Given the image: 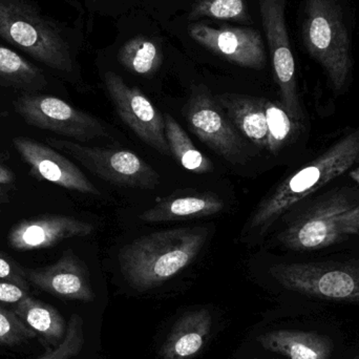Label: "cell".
Masks as SVG:
<instances>
[{"label": "cell", "instance_id": "20", "mask_svg": "<svg viewBox=\"0 0 359 359\" xmlns=\"http://www.w3.org/2000/svg\"><path fill=\"white\" fill-rule=\"evenodd\" d=\"M11 309L35 332L46 349L60 345L67 334V324L60 312L43 301L29 297L12 306Z\"/></svg>", "mask_w": 359, "mask_h": 359}, {"label": "cell", "instance_id": "7", "mask_svg": "<svg viewBox=\"0 0 359 359\" xmlns=\"http://www.w3.org/2000/svg\"><path fill=\"white\" fill-rule=\"evenodd\" d=\"M0 37L50 69L73 71L67 41L50 21L17 0H0Z\"/></svg>", "mask_w": 359, "mask_h": 359}, {"label": "cell", "instance_id": "34", "mask_svg": "<svg viewBox=\"0 0 359 359\" xmlns=\"http://www.w3.org/2000/svg\"><path fill=\"white\" fill-rule=\"evenodd\" d=\"M4 158H6V156L4 155V154L0 151V161H2V160H4Z\"/></svg>", "mask_w": 359, "mask_h": 359}, {"label": "cell", "instance_id": "12", "mask_svg": "<svg viewBox=\"0 0 359 359\" xmlns=\"http://www.w3.org/2000/svg\"><path fill=\"white\" fill-rule=\"evenodd\" d=\"M192 132L217 155L231 163L244 159V147L221 107L204 88L194 90L184 109Z\"/></svg>", "mask_w": 359, "mask_h": 359}, {"label": "cell", "instance_id": "1", "mask_svg": "<svg viewBox=\"0 0 359 359\" xmlns=\"http://www.w3.org/2000/svg\"><path fill=\"white\" fill-rule=\"evenodd\" d=\"M205 227L161 230L126 245L118 255L126 282L139 291L160 286L198 257L208 238Z\"/></svg>", "mask_w": 359, "mask_h": 359}, {"label": "cell", "instance_id": "15", "mask_svg": "<svg viewBox=\"0 0 359 359\" xmlns=\"http://www.w3.org/2000/svg\"><path fill=\"white\" fill-rule=\"evenodd\" d=\"M25 274L29 286L59 299L86 303L94 299L88 268L71 249L50 265L25 268Z\"/></svg>", "mask_w": 359, "mask_h": 359}, {"label": "cell", "instance_id": "11", "mask_svg": "<svg viewBox=\"0 0 359 359\" xmlns=\"http://www.w3.org/2000/svg\"><path fill=\"white\" fill-rule=\"evenodd\" d=\"M105 88L122 121L143 141L163 156H172L161 111L139 88L128 86L119 75L107 72Z\"/></svg>", "mask_w": 359, "mask_h": 359}, {"label": "cell", "instance_id": "22", "mask_svg": "<svg viewBox=\"0 0 359 359\" xmlns=\"http://www.w3.org/2000/svg\"><path fill=\"white\" fill-rule=\"evenodd\" d=\"M165 134L172 157L182 168L194 174L203 175L212 172V162L194 147L185 130L170 114H164Z\"/></svg>", "mask_w": 359, "mask_h": 359}, {"label": "cell", "instance_id": "5", "mask_svg": "<svg viewBox=\"0 0 359 359\" xmlns=\"http://www.w3.org/2000/svg\"><path fill=\"white\" fill-rule=\"evenodd\" d=\"M303 40L308 53L326 72L333 88L343 90L353 60L349 33L337 0H306Z\"/></svg>", "mask_w": 359, "mask_h": 359}, {"label": "cell", "instance_id": "29", "mask_svg": "<svg viewBox=\"0 0 359 359\" xmlns=\"http://www.w3.org/2000/svg\"><path fill=\"white\" fill-rule=\"evenodd\" d=\"M29 295V289L0 278V304L2 305H15Z\"/></svg>", "mask_w": 359, "mask_h": 359}, {"label": "cell", "instance_id": "13", "mask_svg": "<svg viewBox=\"0 0 359 359\" xmlns=\"http://www.w3.org/2000/svg\"><path fill=\"white\" fill-rule=\"evenodd\" d=\"M12 142L35 178L80 194L100 196L98 188L81 170L57 149L27 137H16Z\"/></svg>", "mask_w": 359, "mask_h": 359}, {"label": "cell", "instance_id": "26", "mask_svg": "<svg viewBox=\"0 0 359 359\" xmlns=\"http://www.w3.org/2000/svg\"><path fill=\"white\" fill-rule=\"evenodd\" d=\"M36 337L35 332L12 309L0 304V347H14Z\"/></svg>", "mask_w": 359, "mask_h": 359}, {"label": "cell", "instance_id": "25", "mask_svg": "<svg viewBox=\"0 0 359 359\" xmlns=\"http://www.w3.org/2000/svg\"><path fill=\"white\" fill-rule=\"evenodd\" d=\"M264 109L267 121V149L270 153L276 154L286 144L292 135L293 120L285 111L282 104L264 100Z\"/></svg>", "mask_w": 359, "mask_h": 359}, {"label": "cell", "instance_id": "33", "mask_svg": "<svg viewBox=\"0 0 359 359\" xmlns=\"http://www.w3.org/2000/svg\"><path fill=\"white\" fill-rule=\"evenodd\" d=\"M349 359H359V347L358 349L356 350L355 353H354Z\"/></svg>", "mask_w": 359, "mask_h": 359}, {"label": "cell", "instance_id": "27", "mask_svg": "<svg viewBox=\"0 0 359 359\" xmlns=\"http://www.w3.org/2000/svg\"><path fill=\"white\" fill-rule=\"evenodd\" d=\"M84 345L83 320L73 314L67 323V334L60 345L46 349V353L36 359H69L80 353Z\"/></svg>", "mask_w": 359, "mask_h": 359}, {"label": "cell", "instance_id": "3", "mask_svg": "<svg viewBox=\"0 0 359 359\" xmlns=\"http://www.w3.org/2000/svg\"><path fill=\"white\" fill-rule=\"evenodd\" d=\"M269 274L280 288L299 297L305 310L359 306V259L276 264Z\"/></svg>", "mask_w": 359, "mask_h": 359}, {"label": "cell", "instance_id": "16", "mask_svg": "<svg viewBox=\"0 0 359 359\" xmlns=\"http://www.w3.org/2000/svg\"><path fill=\"white\" fill-rule=\"evenodd\" d=\"M95 231L93 224L62 215H41L15 224L8 236L11 248L33 251L52 248L63 241L84 238Z\"/></svg>", "mask_w": 359, "mask_h": 359}, {"label": "cell", "instance_id": "17", "mask_svg": "<svg viewBox=\"0 0 359 359\" xmlns=\"http://www.w3.org/2000/svg\"><path fill=\"white\" fill-rule=\"evenodd\" d=\"M210 313L206 309L184 314L176 323L161 349L163 359H192L206 344L210 334Z\"/></svg>", "mask_w": 359, "mask_h": 359}, {"label": "cell", "instance_id": "23", "mask_svg": "<svg viewBox=\"0 0 359 359\" xmlns=\"http://www.w3.org/2000/svg\"><path fill=\"white\" fill-rule=\"evenodd\" d=\"M118 60L133 73L151 75L161 67L163 54L161 48L153 40L137 36L128 40L120 48Z\"/></svg>", "mask_w": 359, "mask_h": 359}, {"label": "cell", "instance_id": "14", "mask_svg": "<svg viewBox=\"0 0 359 359\" xmlns=\"http://www.w3.org/2000/svg\"><path fill=\"white\" fill-rule=\"evenodd\" d=\"M189 34L194 41L230 62L248 69L265 67V46L257 29L231 27L215 29L196 23L190 27Z\"/></svg>", "mask_w": 359, "mask_h": 359}, {"label": "cell", "instance_id": "10", "mask_svg": "<svg viewBox=\"0 0 359 359\" xmlns=\"http://www.w3.org/2000/svg\"><path fill=\"white\" fill-rule=\"evenodd\" d=\"M285 0H259L262 21L271 54L274 77L280 88L282 107L294 122L301 121V102L297 93L295 62L291 50Z\"/></svg>", "mask_w": 359, "mask_h": 359}, {"label": "cell", "instance_id": "8", "mask_svg": "<svg viewBox=\"0 0 359 359\" xmlns=\"http://www.w3.org/2000/svg\"><path fill=\"white\" fill-rule=\"evenodd\" d=\"M13 107L29 126L76 142L109 137V130L100 120L50 95L23 93L13 101Z\"/></svg>", "mask_w": 359, "mask_h": 359}, {"label": "cell", "instance_id": "2", "mask_svg": "<svg viewBox=\"0 0 359 359\" xmlns=\"http://www.w3.org/2000/svg\"><path fill=\"white\" fill-rule=\"evenodd\" d=\"M359 158V130L344 137L309 165L285 180L262 201L249 219L244 233H264L283 213L345 174Z\"/></svg>", "mask_w": 359, "mask_h": 359}, {"label": "cell", "instance_id": "19", "mask_svg": "<svg viewBox=\"0 0 359 359\" xmlns=\"http://www.w3.org/2000/svg\"><path fill=\"white\" fill-rule=\"evenodd\" d=\"M217 101L246 138L253 144L267 149L268 130L264 99L247 95L223 94L217 96Z\"/></svg>", "mask_w": 359, "mask_h": 359}, {"label": "cell", "instance_id": "18", "mask_svg": "<svg viewBox=\"0 0 359 359\" xmlns=\"http://www.w3.org/2000/svg\"><path fill=\"white\" fill-rule=\"evenodd\" d=\"M225 202L215 194H196L168 198L143 211L139 219L144 223H166L217 215Z\"/></svg>", "mask_w": 359, "mask_h": 359}, {"label": "cell", "instance_id": "4", "mask_svg": "<svg viewBox=\"0 0 359 359\" xmlns=\"http://www.w3.org/2000/svg\"><path fill=\"white\" fill-rule=\"evenodd\" d=\"M308 312L305 326L268 331L257 341L264 349L287 359H349L355 353L359 339L339 318L327 309Z\"/></svg>", "mask_w": 359, "mask_h": 359}, {"label": "cell", "instance_id": "30", "mask_svg": "<svg viewBox=\"0 0 359 359\" xmlns=\"http://www.w3.org/2000/svg\"><path fill=\"white\" fill-rule=\"evenodd\" d=\"M16 181L14 172L10 168L0 164V187L4 188L6 186L13 185Z\"/></svg>", "mask_w": 359, "mask_h": 359}, {"label": "cell", "instance_id": "9", "mask_svg": "<svg viewBox=\"0 0 359 359\" xmlns=\"http://www.w3.org/2000/svg\"><path fill=\"white\" fill-rule=\"evenodd\" d=\"M48 145L71 156L99 178L126 187L154 189L160 184L159 174L133 151L88 147L69 139L48 138Z\"/></svg>", "mask_w": 359, "mask_h": 359}, {"label": "cell", "instance_id": "21", "mask_svg": "<svg viewBox=\"0 0 359 359\" xmlns=\"http://www.w3.org/2000/svg\"><path fill=\"white\" fill-rule=\"evenodd\" d=\"M41 69L10 48L0 46V86L25 93H36L46 88Z\"/></svg>", "mask_w": 359, "mask_h": 359}, {"label": "cell", "instance_id": "32", "mask_svg": "<svg viewBox=\"0 0 359 359\" xmlns=\"http://www.w3.org/2000/svg\"><path fill=\"white\" fill-rule=\"evenodd\" d=\"M351 176L353 177L354 180H355V181H358L359 183V170L352 172Z\"/></svg>", "mask_w": 359, "mask_h": 359}, {"label": "cell", "instance_id": "28", "mask_svg": "<svg viewBox=\"0 0 359 359\" xmlns=\"http://www.w3.org/2000/svg\"><path fill=\"white\" fill-rule=\"evenodd\" d=\"M0 278L29 289V284L25 278V267L2 251H0Z\"/></svg>", "mask_w": 359, "mask_h": 359}, {"label": "cell", "instance_id": "6", "mask_svg": "<svg viewBox=\"0 0 359 359\" xmlns=\"http://www.w3.org/2000/svg\"><path fill=\"white\" fill-rule=\"evenodd\" d=\"M359 232V201L344 192L320 198L297 217L280 236L287 248L297 251L326 248Z\"/></svg>", "mask_w": 359, "mask_h": 359}, {"label": "cell", "instance_id": "24", "mask_svg": "<svg viewBox=\"0 0 359 359\" xmlns=\"http://www.w3.org/2000/svg\"><path fill=\"white\" fill-rule=\"evenodd\" d=\"M190 15L191 18L209 17L245 23L251 21L245 0H198Z\"/></svg>", "mask_w": 359, "mask_h": 359}, {"label": "cell", "instance_id": "31", "mask_svg": "<svg viewBox=\"0 0 359 359\" xmlns=\"http://www.w3.org/2000/svg\"><path fill=\"white\" fill-rule=\"evenodd\" d=\"M10 198H8V191L4 188L0 187V205L6 204Z\"/></svg>", "mask_w": 359, "mask_h": 359}]
</instances>
